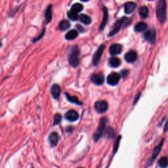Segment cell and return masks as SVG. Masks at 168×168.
<instances>
[{
    "label": "cell",
    "instance_id": "obj_30",
    "mask_svg": "<svg viewBox=\"0 0 168 168\" xmlns=\"http://www.w3.org/2000/svg\"><path fill=\"white\" fill-rule=\"evenodd\" d=\"M45 32H46V28H43V29L42 30V32H41V33H40V34H39L38 36H37L36 38H35L33 40H32V42H33L34 43H35V42H38V41L40 39H42V38H43V36L44 34H45Z\"/></svg>",
    "mask_w": 168,
    "mask_h": 168
},
{
    "label": "cell",
    "instance_id": "obj_9",
    "mask_svg": "<svg viewBox=\"0 0 168 168\" xmlns=\"http://www.w3.org/2000/svg\"><path fill=\"white\" fill-rule=\"evenodd\" d=\"M104 80V75L101 72L93 74L91 77V80L92 82L97 85H101L103 84Z\"/></svg>",
    "mask_w": 168,
    "mask_h": 168
},
{
    "label": "cell",
    "instance_id": "obj_12",
    "mask_svg": "<svg viewBox=\"0 0 168 168\" xmlns=\"http://www.w3.org/2000/svg\"><path fill=\"white\" fill-rule=\"evenodd\" d=\"M49 142L52 146H55L59 140V136L57 132H52L49 135Z\"/></svg>",
    "mask_w": 168,
    "mask_h": 168
},
{
    "label": "cell",
    "instance_id": "obj_31",
    "mask_svg": "<svg viewBox=\"0 0 168 168\" xmlns=\"http://www.w3.org/2000/svg\"><path fill=\"white\" fill-rule=\"evenodd\" d=\"M106 134H107V135L109 137H113L114 136V129L111 128H108L107 129H106Z\"/></svg>",
    "mask_w": 168,
    "mask_h": 168
},
{
    "label": "cell",
    "instance_id": "obj_17",
    "mask_svg": "<svg viewBox=\"0 0 168 168\" xmlns=\"http://www.w3.org/2000/svg\"><path fill=\"white\" fill-rule=\"evenodd\" d=\"M52 19V5H50L45 12V21L46 24L50 23Z\"/></svg>",
    "mask_w": 168,
    "mask_h": 168
},
{
    "label": "cell",
    "instance_id": "obj_14",
    "mask_svg": "<svg viewBox=\"0 0 168 168\" xmlns=\"http://www.w3.org/2000/svg\"><path fill=\"white\" fill-rule=\"evenodd\" d=\"M122 46L120 44H113L110 47V53L112 55H116L120 54V53L122 52Z\"/></svg>",
    "mask_w": 168,
    "mask_h": 168
},
{
    "label": "cell",
    "instance_id": "obj_37",
    "mask_svg": "<svg viewBox=\"0 0 168 168\" xmlns=\"http://www.w3.org/2000/svg\"><path fill=\"white\" fill-rule=\"evenodd\" d=\"M79 168H83V167H79Z\"/></svg>",
    "mask_w": 168,
    "mask_h": 168
},
{
    "label": "cell",
    "instance_id": "obj_15",
    "mask_svg": "<svg viewBox=\"0 0 168 168\" xmlns=\"http://www.w3.org/2000/svg\"><path fill=\"white\" fill-rule=\"evenodd\" d=\"M60 91L61 89L60 86L58 84H54L52 85V87L51 88V93L52 97L54 98V99H58L60 96Z\"/></svg>",
    "mask_w": 168,
    "mask_h": 168
},
{
    "label": "cell",
    "instance_id": "obj_5",
    "mask_svg": "<svg viewBox=\"0 0 168 168\" xmlns=\"http://www.w3.org/2000/svg\"><path fill=\"white\" fill-rule=\"evenodd\" d=\"M120 79V75L116 72H112L108 75L107 77V83L111 86H115Z\"/></svg>",
    "mask_w": 168,
    "mask_h": 168
},
{
    "label": "cell",
    "instance_id": "obj_4",
    "mask_svg": "<svg viewBox=\"0 0 168 168\" xmlns=\"http://www.w3.org/2000/svg\"><path fill=\"white\" fill-rule=\"evenodd\" d=\"M106 122H107V120H106V118H102L101 120L99 127H98L97 132L95 133V135H94V137H93L94 140L95 141H97L99 140L102 135V134H103V132L105 129Z\"/></svg>",
    "mask_w": 168,
    "mask_h": 168
},
{
    "label": "cell",
    "instance_id": "obj_21",
    "mask_svg": "<svg viewBox=\"0 0 168 168\" xmlns=\"http://www.w3.org/2000/svg\"><path fill=\"white\" fill-rule=\"evenodd\" d=\"M70 24L67 20H61L59 24V28L61 31L67 30L70 28Z\"/></svg>",
    "mask_w": 168,
    "mask_h": 168
},
{
    "label": "cell",
    "instance_id": "obj_2",
    "mask_svg": "<svg viewBox=\"0 0 168 168\" xmlns=\"http://www.w3.org/2000/svg\"><path fill=\"white\" fill-rule=\"evenodd\" d=\"M70 64L73 67L78 66L80 63V50L77 46H74L70 50L68 56Z\"/></svg>",
    "mask_w": 168,
    "mask_h": 168
},
{
    "label": "cell",
    "instance_id": "obj_20",
    "mask_svg": "<svg viewBox=\"0 0 168 168\" xmlns=\"http://www.w3.org/2000/svg\"><path fill=\"white\" fill-rule=\"evenodd\" d=\"M147 28V24L143 22L137 23L135 26V30L137 32H144Z\"/></svg>",
    "mask_w": 168,
    "mask_h": 168
},
{
    "label": "cell",
    "instance_id": "obj_18",
    "mask_svg": "<svg viewBox=\"0 0 168 168\" xmlns=\"http://www.w3.org/2000/svg\"><path fill=\"white\" fill-rule=\"evenodd\" d=\"M108 19V10L105 7H103V19H102V21L100 25V30H102L104 29L105 27L106 23H107Z\"/></svg>",
    "mask_w": 168,
    "mask_h": 168
},
{
    "label": "cell",
    "instance_id": "obj_36",
    "mask_svg": "<svg viewBox=\"0 0 168 168\" xmlns=\"http://www.w3.org/2000/svg\"><path fill=\"white\" fill-rule=\"evenodd\" d=\"M149 1H153V0H149Z\"/></svg>",
    "mask_w": 168,
    "mask_h": 168
},
{
    "label": "cell",
    "instance_id": "obj_27",
    "mask_svg": "<svg viewBox=\"0 0 168 168\" xmlns=\"http://www.w3.org/2000/svg\"><path fill=\"white\" fill-rule=\"evenodd\" d=\"M83 9V5L80 3H75L72 6L71 11L75 12V13H80Z\"/></svg>",
    "mask_w": 168,
    "mask_h": 168
},
{
    "label": "cell",
    "instance_id": "obj_3",
    "mask_svg": "<svg viewBox=\"0 0 168 168\" xmlns=\"http://www.w3.org/2000/svg\"><path fill=\"white\" fill-rule=\"evenodd\" d=\"M129 19L125 18V17H124V18L121 19L120 20H117V21L115 23H114L112 30L110 31V32L108 34V36L111 37L114 35H115L116 34H117L118 32L120 31V30L121 29V28L122 27V26L124 25L125 23L128 24L129 22Z\"/></svg>",
    "mask_w": 168,
    "mask_h": 168
},
{
    "label": "cell",
    "instance_id": "obj_25",
    "mask_svg": "<svg viewBox=\"0 0 168 168\" xmlns=\"http://www.w3.org/2000/svg\"><path fill=\"white\" fill-rule=\"evenodd\" d=\"M80 21L85 24H89L91 22V19L90 18L89 16L86 15H81L80 16Z\"/></svg>",
    "mask_w": 168,
    "mask_h": 168
},
{
    "label": "cell",
    "instance_id": "obj_11",
    "mask_svg": "<svg viewBox=\"0 0 168 168\" xmlns=\"http://www.w3.org/2000/svg\"><path fill=\"white\" fill-rule=\"evenodd\" d=\"M65 118H66L67 120L69 121L74 122L79 118V114L76 111H75V110H70L65 114Z\"/></svg>",
    "mask_w": 168,
    "mask_h": 168
},
{
    "label": "cell",
    "instance_id": "obj_28",
    "mask_svg": "<svg viewBox=\"0 0 168 168\" xmlns=\"http://www.w3.org/2000/svg\"><path fill=\"white\" fill-rule=\"evenodd\" d=\"M68 17L70 19L72 20H74V21H76V20L78 19V15H77V13H75V12H74L72 11H70L68 12Z\"/></svg>",
    "mask_w": 168,
    "mask_h": 168
},
{
    "label": "cell",
    "instance_id": "obj_1",
    "mask_svg": "<svg viewBox=\"0 0 168 168\" xmlns=\"http://www.w3.org/2000/svg\"><path fill=\"white\" fill-rule=\"evenodd\" d=\"M156 10L159 22L163 24L166 20V0H158Z\"/></svg>",
    "mask_w": 168,
    "mask_h": 168
},
{
    "label": "cell",
    "instance_id": "obj_22",
    "mask_svg": "<svg viewBox=\"0 0 168 168\" xmlns=\"http://www.w3.org/2000/svg\"><path fill=\"white\" fill-rule=\"evenodd\" d=\"M77 35H78V33H77V30H72L70 31H69L68 33L65 35V38L67 40H72L76 38Z\"/></svg>",
    "mask_w": 168,
    "mask_h": 168
},
{
    "label": "cell",
    "instance_id": "obj_8",
    "mask_svg": "<svg viewBox=\"0 0 168 168\" xmlns=\"http://www.w3.org/2000/svg\"><path fill=\"white\" fill-rule=\"evenodd\" d=\"M163 141H164V140L163 139V140L161 141V142L159 143V144L154 149L153 154H152V156H151V158L149 159V160L148 161V163H147V166H150L152 163H153V162H154V159L156 158V157L158 156V155L159 154V152H160L162 147L163 146Z\"/></svg>",
    "mask_w": 168,
    "mask_h": 168
},
{
    "label": "cell",
    "instance_id": "obj_35",
    "mask_svg": "<svg viewBox=\"0 0 168 168\" xmlns=\"http://www.w3.org/2000/svg\"><path fill=\"white\" fill-rule=\"evenodd\" d=\"M81 1H82V2H87V1H89V0H81Z\"/></svg>",
    "mask_w": 168,
    "mask_h": 168
},
{
    "label": "cell",
    "instance_id": "obj_29",
    "mask_svg": "<svg viewBox=\"0 0 168 168\" xmlns=\"http://www.w3.org/2000/svg\"><path fill=\"white\" fill-rule=\"evenodd\" d=\"M61 121H62V116H61L60 114H55L54 116V119H53V125H59L61 122Z\"/></svg>",
    "mask_w": 168,
    "mask_h": 168
},
{
    "label": "cell",
    "instance_id": "obj_16",
    "mask_svg": "<svg viewBox=\"0 0 168 168\" xmlns=\"http://www.w3.org/2000/svg\"><path fill=\"white\" fill-rule=\"evenodd\" d=\"M135 8H136V3H135L134 2H129L126 3L124 5L125 13L128 15L132 13L133 11L135 9Z\"/></svg>",
    "mask_w": 168,
    "mask_h": 168
},
{
    "label": "cell",
    "instance_id": "obj_10",
    "mask_svg": "<svg viewBox=\"0 0 168 168\" xmlns=\"http://www.w3.org/2000/svg\"><path fill=\"white\" fill-rule=\"evenodd\" d=\"M144 38L151 44H154L156 41V32L154 30L152 29L146 31L144 34Z\"/></svg>",
    "mask_w": 168,
    "mask_h": 168
},
{
    "label": "cell",
    "instance_id": "obj_6",
    "mask_svg": "<svg viewBox=\"0 0 168 168\" xmlns=\"http://www.w3.org/2000/svg\"><path fill=\"white\" fill-rule=\"evenodd\" d=\"M105 49V45H101V46L98 49V50L96 51L95 53V55L93 56V64L94 66H96L98 64H99V61L101 59V57L102 53L104 52V50Z\"/></svg>",
    "mask_w": 168,
    "mask_h": 168
},
{
    "label": "cell",
    "instance_id": "obj_26",
    "mask_svg": "<svg viewBox=\"0 0 168 168\" xmlns=\"http://www.w3.org/2000/svg\"><path fill=\"white\" fill-rule=\"evenodd\" d=\"M139 14L141 16V17L142 18H146L149 15V9L148 8L145 6L141 7L139 9Z\"/></svg>",
    "mask_w": 168,
    "mask_h": 168
},
{
    "label": "cell",
    "instance_id": "obj_13",
    "mask_svg": "<svg viewBox=\"0 0 168 168\" xmlns=\"http://www.w3.org/2000/svg\"><path fill=\"white\" fill-rule=\"evenodd\" d=\"M137 59V54L134 51H130L125 55V60L128 63H133Z\"/></svg>",
    "mask_w": 168,
    "mask_h": 168
},
{
    "label": "cell",
    "instance_id": "obj_33",
    "mask_svg": "<svg viewBox=\"0 0 168 168\" xmlns=\"http://www.w3.org/2000/svg\"><path fill=\"white\" fill-rule=\"evenodd\" d=\"M128 70H122V71L121 72V76H122V77H125L127 76V74H128Z\"/></svg>",
    "mask_w": 168,
    "mask_h": 168
},
{
    "label": "cell",
    "instance_id": "obj_24",
    "mask_svg": "<svg viewBox=\"0 0 168 168\" xmlns=\"http://www.w3.org/2000/svg\"><path fill=\"white\" fill-rule=\"evenodd\" d=\"M65 95H66V97H67V99H68L70 102H72V103H75V104H76V105H82V103H81V102L78 100V99H77V97H73V96L70 95L69 94H68V93L65 94Z\"/></svg>",
    "mask_w": 168,
    "mask_h": 168
},
{
    "label": "cell",
    "instance_id": "obj_34",
    "mask_svg": "<svg viewBox=\"0 0 168 168\" xmlns=\"http://www.w3.org/2000/svg\"><path fill=\"white\" fill-rule=\"evenodd\" d=\"M164 131H165V132H167V131H168V120L166 123V125L164 126Z\"/></svg>",
    "mask_w": 168,
    "mask_h": 168
},
{
    "label": "cell",
    "instance_id": "obj_7",
    "mask_svg": "<svg viewBox=\"0 0 168 168\" xmlns=\"http://www.w3.org/2000/svg\"><path fill=\"white\" fill-rule=\"evenodd\" d=\"M108 103L105 101H97L95 104V108L99 113H104L108 109Z\"/></svg>",
    "mask_w": 168,
    "mask_h": 168
},
{
    "label": "cell",
    "instance_id": "obj_23",
    "mask_svg": "<svg viewBox=\"0 0 168 168\" xmlns=\"http://www.w3.org/2000/svg\"><path fill=\"white\" fill-rule=\"evenodd\" d=\"M158 166L161 168H167L168 167V158L166 156L162 157L159 159L158 162Z\"/></svg>",
    "mask_w": 168,
    "mask_h": 168
},
{
    "label": "cell",
    "instance_id": "obj_32",
    "mask_svg": "<svg viewBox=\"0 0 168 168\" xmlns=\"http://www.w3.org/2000/svg\"><path fill=\"white\" fill-rule=\"evenodd\" d=\"M120 139H121V137H119V138L117 139V140L115 142V145H114V153H116V152L117 151L118 147H119V144H120Z\"/></svg>",
    "mask_w": 168,
    "mask_h": 168
},
{
    "label": "cell",
    "instance_id": "obj_19",
    "mask_svg": "<svg viewBox=\"0 0 168 168\" xmlns=\"http://www.w3.org/2000/svg\"><path fill=\"white\" fill-rule=\"evenodd\" d=\"M108 63L110 67L116 68L120 66L121 61L117 57H111L108 60Z\"/></svg>",
    "mask_w": 168,
    "mask_h": 168
}]
</instances>
